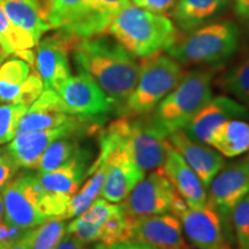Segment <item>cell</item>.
Returning a JSON list of instances; mask_svg holds the SVG:
<instances>
[{
  "label": "cell",
  "mask_w": 249,
  "mask_h": 249,
  "mask_svg": "<svg viewBox=\"0 0 249 249\" xmlns=\"http://www.w3.org/2000/svg\"><path fill=\"white\" fill-rule=\"evenodd\" d=\"M130 241L157 249H188L180 219L172 213L133 218Z\"/></svg>",
  "instance_id": "17"
},
{
  "label": "cell",
  "mask_w": 249,
  "mask_h": 249,
  "mask_svg": "<svg viewBox=\"0 0 249 249\" xmlns=\"http://www.w3.org/2000/svg\"><path fill=\"white\" fill-rule=\"evenodd\" d=\"M133 218L121 213L107 222L96 224L81 223L76 218L67 224V233L76 236L86 244H97L102 246H113L120 242L130 241L132 238Z\"/></svg>",
  "instance_id": "21"
},
{
  "label": "cell",
  "mask_w": 249,
  "mask_h": 249,
  "mask_svg": "<svg viewBox=\"0 0 249 249\" xmlns=\"http://www.w3.org/2000/svg\"><path fill=\"white\" fill-rule=\"evenodd\" d=\"M231 6L239 22L249 31V0H231Z\"/></svg>",
  "instance_id": "37"
},
{
  "label": "cell",
  "mask_w": 249,
  "mask_h": 249,
  "mask_svg": "<svg viewBox=\"0 0 249 249\" xmlns=\"http://www.w3.org/2000/svg\"><path fill=\"white\" fill-rule=\"evenodd\" d=\"M98 142V155L105 157L107 164L101 196L112 203H121L147 173L133 163L127 152L104 129L99 134Z\"/></svg>",
  "instance_id": "9"
},
{
  "label": "cell",
  "mask_w": 249,
  "mask_h": 249,
  "mask_svg": "<svg viewBox=\"0 0 249 249\" xmlns=\"http://www.w3.org/2000/svg\"><path fill=\"white\" fill-rule=\"evenodd\" d=\"M208 144L226 158L246 155L249 152V124L242 119L220 124L210 134Z\"/></svg>",
  "instance_id": "25"
},
{
  "label": "cell",
  "mask_w": 249,
  "mask_h": 249,
  "mask_svg": "<svg viewBox=\"0 0 249 249\" xmlns=\"http://www.w3.org/2000/svg\"><path fill=\"white\" fill-rule=\"evenodd\" d=\"M123 207L119 203H112L105 198H97L82 214L75 217L77 220L85 224H101L107 222L113 216L123 213Z\"/></svg>",
  "instance_id": "33"
},
{
  "label": "cell",
  "mask_w": 249,
  "mask_h": 249,
  "mask_svg": "<svg viewBox=\"0 0 249 249\" xmlns=\"http://www.w3.org/2000/svg\"><path fill=\"white\" fill-rule=\"evenodd\" d=\"M57 93L64 111L74 117L93 119L116 108L101 87L82 71H77L76 75L68 77Z\"/></svg>",
  "instance_id": "10"
},
{
  "label": "cell",
  "mask_w": 249,
  "mask_h": 249,
  "mask_svg": "<svg viewBox=\"0 0 249 249\" xmlns=\"http://www.w3.org/2000/svg\"><path fill=\"white\" fill-rule=\"evenodd\" d=\"M81 150L82 148L80 147L77 135L65 136L55 140L49 145L40 158L37 173H46L59 169L73 160Z\"/></svg>",
  "instance_id": "28"
},
{
  "label": "cell",
  "mask_w": 249,
  "mask_h": 249,
  "mask_svg": "<svg viewBox=\"0 0 249 249\" xmlns=\"http://www.w3.org/2000/svg\"><path fill=\"white\" fill-rule=\"evenodd\" d=\"M6 57H7V55H1V57H0V65H1V62L5 60Z\"/></svg>",
  "instance_id": "42"
},
{
  "label": "cell",
  "mask_w": 249,
  "mask_h": 249,
  "mask_svg": "<svg viewBox=\"0 0 249 249\" xmlns=\"http://www.w3.org/2000/svg\"><path fill=\"white\" fill-rule=\"evenodd\" d=\"M208 189V201L216 208L222 220L229 224L232 210L249 193V152L224 165Z\"/></svg>",
  "instance_id": "14"
},
{
  "label": "cell",
  "mask_w": 249,
  "mask_h": 249,
  "mask_svg": "<svg viewBox=\"0 0 249 249\" xmlns=\"http://www.w3.org/2000/svg\"><path fill=\"white\" fill-rule=\"evenodd\" d=\"M231 220L239 249H249V193L232 210Z\"/></svg>",
  "instance_id": "32"
},
{
  "label": "cell",
  "mask_w": 249,
  "mask_h": 249,
  "mask_svg": "<svg viewBox=\"0 0 249 249\" xmlns=\"http://www.w3.org/2000/svg\"><path fill=\"white\" fill-rule=\"evenodd\" d=\"M89 154L81 150L73 160L61 167L46 173H36L37 182L42 187L43 207L48 219H62L67 205L79 191L88 171Z\"/></svg>",
  "instance_id": "7"
},
{
  "label": "cell",
  "mask_w": 249,
  "mask_h": 249,
  "mask_svg": "<svg viewBox=\"0 0 249 249\" xmlns=\"http://www.w3.org/2000/svg\"><path fill=\"white\" fill-rule=\"evenodd\" d=\"M20 167L9 154L7 148H0V191L17 177Z\"/></svg>",
  "instance_id": "34"
},
{
  "label": "cell",
  "mask_w": 249,
  "mask_h": 249,
  "mask_svg": "<svg viewBox=\"0 0 249 249\" xmlns=\"http://www.w3.org/2000/svg\"><path fill=\"white\" fill-rule=\"evenodd\" d=\"M178 193L171 185L163 170L151 171L140 180L128 196L123 201L124 213L138 218L172 213Z\"/></svg>",
  "instance_id": "12"
},
{
  "label": "cell",
  "mask_w": 249,
  "mask_h": 249,
  "mask_svg": "<svg viewBox=\"0 0 249 249\" xmlns=\"http://www.w3.org/2000/svg\"><path fill=\"white\" fill-rule=\"evenodd\" d=\"M67 234L65 219L51 218L35 229L33 249H53Z\"/></svg>",
  "instance_id": "30"
},
{
  "label": "cell",
  "mask_w": 249,
  "mask_h": 249,
  "mask_svg": "<svg viewBox=\"0 0 249 249\" xmlns=\"http://www.w3.org/2000/svg\"><path fill=\"white\" fill-rule=\"evenodd\" d=\"M92 119H79L73 123L57 127V128L33 130V132H18L15 138L7 145V150L18 167L28 170H37L38 164L46 149L55 140L71 135H82L93 132L96 127H88Z\"/></svg>",
  "instance_id": "13"
},
{
  "label": "cell",
  "mask_w": 249,
  "mask_h": 249,
  "mask_svg": "<svg viewBox=\"0 0 249 249\" xmlns=\"http://www.w3.org/2000/svg\"><path fill=\"white\" fill-rule=\"evenodd\" d=\"M0 6L11 23L29 34L36 45L50 28L49 7L44 0H0Z\"/></svg>",
  "instance_id": "24"
},
{
  "label": "cell",
  "mask_w": 249,
  "mask_h": 249,
  "mask_svg": "<svg viewBox=\"0 0 249 249\" xmlns=\"http://www.w3.org/2000/svg\"><path fill=\"white\" fill-rule=\"evenodd\" d=\"M213 68L186 71L176 88L167 93L151 112V120L167 136L182 129L213 98Z\"/></svg>",
  "instance_id": "4"
},
{
  "label": "cell",
  "mask_w": 249,
  "mask_h": 249,
  "mask_svg": "<svg viewBox=\"0 0 249 249\" xmlns=\"http://www.w3.org/2000/svg\"><path fill=\"white\" fill-rule=\"evenodd\" d=\"M160 169L188 207L201 208L208 203L207 187L171 144Z\"/></svg>",
  "instance_id": "20"
},
{
  "label": "cell",
  "mask_w": 249,
  "mask_h": 249,
  "mask_svg": "<svg viewBox=\"0 0 249 249\" xmlns=\"http://www.w3.org/2000/svg\"><path fill=\"white\" fill-rule=\"evenodd\" d=\"M231 119H249V110L234 98L217 96L211 98L182 130L194 141L208 144L213 130L220 124Z\"/></svg>",
  "instance_id": "18"
},
{
  "label": "cell",
  "mask_w": 249,
  "mask_h": 249,
  "mask_svg": "<svg viewBox=\"0 0 249 249\" xmlns=\"http://www.w3.org/2000/svg\"><path fill=\"white\" fill-rule=\"evenodd\" d=\"M185 74L182 65L167 54L158 53L141 59L138 82L120 108L121 117L148 116Z\"/></svg>",
  "instance_id": "5"
},
{
  "label": "cell",
  "mask_w": 249,
  "mask_h": 249,
  "mask_svg": "<svg viewBox=\"0 0 249 249\" xmlns=\"http://www.w3.org/2000/svg\"><path fill=\"white\" fill-rule=\"evenodd\" d=\"M1 55H7V54L5 53V51H4V50H2L1 45H0V57H1Z\"/></svg>",
  "instance_id": "41"
},
{
  "label": "cell",
  "mask_w": 249,
  "mask_h": 249,
  "mask_svg": "<svg viewBox=\"0 0 249 249\" xmlns=\"http://www.w3.org/2000/svg\"><path fill=\"white\" fill-rule=\"evenodd\" d=\"M218 85L249 110V57L227 71Z\"/></svg>",
  "instance_id": "29"
},
{
  "label": "cell",
  "mask_w": 249,
  "mask_h": 249,
  "mask_svg": "<svg viewBox=\"0 0 249 249\" xmlns=\"http://www.w3.org/2000/svg\"><path fill=\"white\" fill-rule=\"evenodd\" d=\"M28 231L29 230H24L22 227L14 225L6 219L0 220V246L12 247L18 240H21Z\"/></svg>",
  "instance_id": "35"
},
{
  "label": "cell",
  "mask_w": 249,
  "mask_h": 249,
  "mask_svg": "<svg viewBox=\"0 0 249 249\" xmlns=\"http://www.w3.org/2000/svg\"><path fill=\"white\" fill-rule=\"evenodd\" d=\"M167 139L208 188L211 180L225 165L223 156L209 144L192 140L182 129L171 133Z\"/></svg>",
  "instance_id": "19"
},
{
  "label": "cell",
  "mask_w": 249,
  "mask_h": 249,
  "mask_svg": "<svg viewBox=\"0 0 249 249\" xmlns=\"http://www.w3.org/2000/svg\"><path fill=\"white\" fill-rule=\"evenodd\" d=\"M0 45L7 55L13 54L15 57L23 59L28 64L35 65V53L33 48L36 46L35 40L29 34L18 29L8 20L2 7L0 6Z\"/></svg>",
  "instance_id": "27"
},
{
  "label": "cell",
  "mask_w": 249,
  "mask_h": 249,
  "mask_svg": "<svg viewBox=\"0 0 249 249\" xmlns=\"http://www.w3.org/2000/svg\"><path fill=\"white\" fill-rule=\"evenodd\" d=\"M231 6V0H177L171 18L181 33L197 29L219 20Z\"/></svg>",
  "instance_id": "23"
},
{
  "label": "cell",
  "mask_w": 249,
  "mask_h": 249,
  "mask_svg": "<svg viewBox=\"0 0 249 249\" xmlns=\"http://www.w3.org/2000/svg\"><path fill=\"white\" fill-rule=\"evenodd\" d=\"M223 249H229V248H227V247H225V248H223Z\"/></svg>",
  "instance_id": "44"
},
{
  "label": "cell",
  "mask_w": 249,
  "mask_h": 249,
  "mask_svg": "<svg viewBox=\"0 0 249 249\" xmlns=\"http://www.w3.org/2000/svg\"><path fill=\"white\" fill-rule=\"evenodd\" d=\"M44 90L36 68L21 58H12L0 65V102L29 107Z\"/></svg>",
  "instance_id": "16"
},
{
  "label": "cell",
  "mask_w": 249,
  "mask_h": 249,
  "mask_svg": "<svg viewBox=\"0 0 249 249\" xmlns=\"http://www.w3.org/2000/svg\"><path fill=\"white\" fill-rule=\"evenodd\" d=\"M77 119L79 117L71 116L64 111L54 90L44 89L39 97L28 107L18 124V132L57 128Z\"/></svg>",
  "instance_id": "22"
},
{
  "label": "cell",
  "mask_w": 249,
  "mask_h": 249,
  "mask_svg": "<svg viewBox=\"0 0 249 249\" xmlns=\"http://www.w3.org/2000/svg\"><path fill=\"white\" fill-rule=\"evenodd\" d=\"M172 213L179 218L183 234L196 249H223L226 247L223 220L209 201L201 208H191L178 195Z\"/></svg>",
  "instance_id": "11"
},
{
  "label": "cell",
  "mask_w": 249,
  "mask_h": 249,
  "mask_svg": "<svg viewBox=\"0 0 249 249\" xmlns=\"http://www.w3.org/2000/svg\"><path fill=\"white\" fill-rule=\"evenodd\" d=\"M53 249H89L88 244L67 233Z\"/></svg>",
  "instance_id": "38"
},
{
  "label": "cell",
  "mask_w": 249,
  "mask_h": 249,
  "mask_svg": "<svg viewBox=\"0 0 249 249\" xmlns=\"http://www.w3.org/2000/svg\"><path fill=\"white\" fill-rule=\"evenodd\" d=\"M96 249H157V248L151 247V246L145 245V244H141V242L124 241L113 246H108V247H107V246L97 245L96 246Z\"/></svg>",
  "instance_id": "39"
},
{
  "label": "cell",
  "mask_w": 249,
  "mask_h": 249,
  "mask_svg": "<svg viewBox=\"0 0 249 249\" xmlns=\"http://www.w3.org/2000/svg\"><path fill=\"white\" fill-rule=\"evenodd\" d=\"M5 218V209H4V201H2V196L0 194V220Z\"/></svg>",
  "instance_id": "40"
},
{
  "label": "cell",
  "mask_w": 249,
  "mask_h": 249,
  "mask_svg": "<svg viewBox=\"0 0 249 249\" xmlns=\"http://www.w3.org/2000/svg\"><path fill=\"white\" fill-rule=\"evenodd\" d=\"M240 31L234 22L216 20L178 35L165 53L182 66L220 67L236 53Z\"/></svg>",
  "instance_id": "3"
},
{
  "label": "cell",
  "mask_w": 249,
  "mask_h": 249,
  "mask_svg": "<svg viewBox=\"0 0 249 249\" xmlns=\"http://www.w3.org/2000/svg\"><path fill=\"white\" fill-rule=\"evenodd\" d=\"M176 2L177 0H130V5L157 14H166Z\"/></svg>",
  "instance_id": "36"
},
{
  "label": "cell",
  "mask_w": 249,
  "mask_h": 249,
  "mask_svg": "<svg viewBox=\"0 0 249 249\" xmlns=\"http://www.w3.org/2000/svg\"><path fill=\"white\" fill-rule=\"evenodd\" d=\"M43 195L36 174L27 172L15 177L1 191L4 219L24 230L39 226L48 220L43 207Z\"/></svg>",
  "instance_id": "8"
},
{
  "label": "cell",
  "mask_w": 249,
  "mask_h": 249,
  "mask_svg": "<svg viewBox=\"0 0 249 249\" xmlns=\"http://www.w3.org/2000/svg\"><path fill=\"white\" fill-rule=\"evenodd\" d=\"M104 132L145 173L163 166L170 144L169 136L156 126L150 116L120 117L108 124Z\"/></svg>",
  "instance_id": "6"
},
{
  "label": "cell",
  "mask_w": 249,
  "mask_h": 249,
  "mask_svg": "<svg viewBox=\"0 0 249 249\" xmlns=\"http://www.w3.org/2000/svg\"><path fill=\"white\" fill-rule=\"evenodd\" d=\"M105 34L140 59L165 52L179 35L172 18L166 14L152 13L133 5L121 9Z\"/></svg>",
  "instance_id": "2"
},
{
  "label": "cell",
  "mask_w": 249,
  "mask_h": 249,
  "mask_svg": "<svg viewBox=\"0 0 249 249\" xmlns=\"http://www.w3.org/2000/svg\"><path fill=\"white\" fill-rule=\"evenodd\" d=\"M28 110L21 104L0 105V145L12 141L17 135L18 124Z\"/></svg>",
  "instance_id": "31"
},
{
  "label": "cell",
  "mask_w": 249,
  "mask_h": 249,
  "mask_svg": "<svg viewBox=\"0 0 249 249\" xmlns=\"http://www.w3.org/2000/svg\"><path fill=\"white\" fill-rule=\"evenodd\" d=\"M11 247H7V246H0V249H9Z\"/></svg>",
  "instance_id": "43"
},
{
  "label": "cell",
  "mask_w": 249,
  "mask_h": 249,
  "mask_svg": "<svg viewBox=\"0 0 249 249\" xmlns=\"http://www.w3.org/2000/svg\"><path fill=\"white\" fill-rule=\"evenodd\" d=\"M107 171V160L102 155H98L96 160L87 171L86 182L83 183V186L80 187L79 191L76 192V194L71 197L70 203H68L62 219L67 220L79 217L97 200L98 196L101 195L103 185H104Z\"/></svg>",
  "instance_id": "26"
},
{
  "label": "cell",
  "mask_w": 249,
  "mask_h": 249,
  "mask_svg": "<svg viewBox=\"0 0 249 249\" xmlns=\"http://www.w3.org/2000/svg\"><path fill=\"white\" fill-rule=\"evenodd\" d=\"M77 71L91 77L119 112L138 82L140 62L113 37L79 39L71 49Z\"/></svg>",
  "instance_id": "1"
},
{
  "label": "cell",
  "mask_w": 249,
  "mask_h": 249,
  "mask_svg": "<svg viewBox=\"0 0 249 249\" xmlns=\"http://www.w3.org/2000/svg\"><path fill=\"white\" fill-rule=\"evenodd\" d=\"M79 39L58 33L40 39L35 53V68L44 89L55 92L71 76L70 52Z\"/></svg>",
  "instance_id": "15"
}]
</instances>
